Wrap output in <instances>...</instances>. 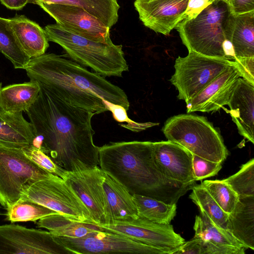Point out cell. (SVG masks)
Masks as SVG:
<instances>
[{"mask_svg":"<svg viewBox=\"0 0 254 254\" xmlns=\"http://www.w3.org/2000/svg\"><path fill=\"white\" fill-rule=\"evenodd\" d=\"M95 225L100 230L127 237L161 249L167 254H171L185 242L180 234L175 232L171 224H157L139 217L129 221H114L109 224Z\"/></svg>","mask_w":254,"mask_h":254,"instance_id":"8fae6325","label":"cell"},{"mask_svg":"<svg viewBox=\"0 0 254 254\" xmlns=\"http://www.w3.org/2000/svg\"><path fill=\"white\" fill-rule=\"evenodd\" d=\"M234 61L241 73L242 78L254 84V57L237 58Z\"/></svg>","mask_w":254,"mask_h":254,"instance_id":"74e56055","label":"cell"},{"mask_svg":"<svg viewBox=\"0 0 254 254\" xmlns=\"http://www.w3.org/2000/svg\"><path fill=\"white\" fill-rule=\"evenodd\" d=\"M99 165L129 192L176 204L191 189L166 178L154 158V142H111L98 148Z\"/></svg>","mask_w":254,"mask_h":254,"instance_id":"3957f363","label":"cell"},{"mask_svg":"<svg viewBox=\"0 0 254 254\" xmlns=\"http://www.w3.org/2000/svg\"><path fill=\"white\" fill-rule=\"evenodd\" d=\"M228 231L246 249L254 250V195L239 197L228 214Z\"/></svg>","mask_w":254,"mask_h":254,"instance_id":"603a6c76","label":"cell"},{"mask_svg":"<svg viewBox=\"0 0 254 254\" xmlns=\"http://www.w3.org/2000/svg\"><path fill=\"white\" fill-rule=\"evenodd\" d=\"M103 171L98 167L67 172L64 180L89 210L92 224H105L106 201L102 186Z\"/></svg>","mask_w":254,"mask_h":254,"instance_id":"5bb4252c","label":"cell"},{"mask_svg":"<svg viewBox=\"0 0 254 254\" xmlns=\"http://www.w3.org/2000/svg\"><path fill=\"white\" fill-rule=\"evenodd\" d=\"M192 165L195 182L215 176L222 168V163L212 162L194 154H192Z\"/></svg>","mask_w":254,"mask_h":254,"instance_id":"d590c367","label":"cell"},{"mask_svg":"<svg viewBox=\"0 0 254 254\" xmlns=\"http://www.w3.org/2000/svg\"><path fill=\"white\" fill-rule=\"evenodd\" d=\"M30 81L65 102L94 113L108 111L103 100L128 110L125 91L76 62L53 53L30 59L24 69Z\"/></svg>","mask_w":254,"mask_h":254,"instance_id":"7a4b0ae2","label":"cell"},{"mask_svg":"<svg viewBox=\"0 0 254 254\" xmlns=\"http://www.w3.org/2000/svg\"><path fill=\"white\" fill-rule=\"evenodd\" d=\"M139 217L160 224H170L176 214V204H168L140 195H132Z\"/></svg>","mask_w":254,"mask_h":254,"instance_id":"83f0119b","label":"cell"},{"mask_svg":"<svg viewBox=\"0 0 254 254\" xmlns=\"http://www.w3.org/2000/svg\"><path fill=\"white\" fill-rule=\"evenodd\" d=\"M233 63L234 61L189 52L186 57L176 59L170 81L178 91L177 97L186 102Z\"/></svg>","mask_w":254,"mask_h":254,"instance_id":"ba28073f","label":"cell"},{"mask_svg":"<svg viewBox=\"0 0 254 254\" xmlns=\"http://www.w3.org/2000/svg\"><path fill=\"white\" fill-rule=\"evenodd\" d=\"M22 150L25 155L38 166L64 179L67 171L56 164L41 148L32 144Z\"/></svg>","mask_w":254,"mask_h":254,"instance_id":"836d02e7","label":"cell"},{"mask_svg":"<svg viewBox=\"0 0 254 254\" xmlns=\"http://www.w3.org/2000/svg\"><path fill=\"white\" fill-rule=\"evenodd\" d=\"M1 3L7 8L13 10L22 9L29 0H0Z\"/></svg>","mask_w":254,"mask_h":254,"instance_id":"60d3db41","label":"cell"},{"mask_svg":"<svg viewBox=\"0 0 254 254\" xmlns=\"http://www.w3.org/2000/svg\"><path fill=\"white\" fill-rule=\"evenodd\" d=\"M210 0V2H211L215 0ZM225 0L227 1L229 3V0Z\"/></svg>","mask_w":254,"mask_h":254,"instance_id":"b9f144b4","label":"cell"},{"mask_svg":"<svg viewBox=\"0 0 254 254\" xmlns=\"http://www.w3.org/2000/svg\"><path fill=\"white\" fill-rule=\"evenodd\" d=\"M171 254H206V250L203 241L194 237L172 251Z\"/></svg>","mask_w":254,"mask_h":254,"instance_id":"8d00e7d4","label":"cell"},{"mask_svg":"<svg viewBox=\"0 0 254 254\" xmlns=\"http://www.w3.org/2000/svg\"><path fill=\"white\" fill-rule=\"evenodd\" d=\"M154 158L166 178L187 187L194 185L192 154L187 149L169 140L154 142Z\"/></svg>","mask_w":254,"mask_h":254,"instance_id":"2e32d148","label":"cell"},{"mask_svg":"<svg viewBox=\"0 0 254 254\" xmlns=\"http://www.w3.org/2000/svg\"><path fill=\"white\" fill-rule=\"evenodd\" d=\"M241 73L235 62L192 98L186 102L187 112H207L219 110L226 103Z\"/></svg>","mask_w":254,"mask_h":254,"instance_id":"e0dca14e","label":"cell"},{"mask_svg":"<svg viewBox=\"0 0 254 254\" xmlns=\"http://www.w3.org/2000/svg\"><path fill=\"white\" fill-rule=\"evenodd\" d=\"M231 42L235 59L254 57V11L235 15Z\"/></svg>","mask_w":254,"mask_h":254,"instance_id":"4316f807","label":"cell"},{"mask_svg":"<svg viewBox=\"0 0 254 254\" xmlns=\"http://www.w3.org/2000/svg\"><path fill=\"white\" fill-rule=\"evenodd\" d=\"M52 175L29 160L22 148L0 146V204L6 209L30 185Z\"/></svg>","mask_w":254,"mask_h":254,"instance_id":"52a82bcc","label":"cell"},{"mask_svg":"<svg viewBox=\"0 0 254 254\" xmlns=\"http://www.w3.org/2000/svg\"><path fill=\"white\" fill-rule=\"evenodd\" d=\"M6 220L11 223L33 221L59 213L33 200L20 197L6 209Z\"/></svg>","mask_w":254,"mask_h":254,"instance_id":"4dcf8cb0","label":"cell"},{"mask_svg":"<svg viewBox=\"0 0 254 254\" xmlns=\"http://www.w3.org/2000/svg\"><path fill=\"white\" fill-rule=\"evenodd\" d=\"M194 236L204 243L206 254H244L246 248L228 231L216 226L202 211L195 218Z\"/></svg>","mask_w":254,"mask_h":254,"instance_id":"d6986e66","label":"cell"},{"mask_svg":"<svg viewBox=\"0 0 254 254\" xmlns=\"http://www.w3.org/2000/svg\"><path fill=\"white\" fill-rule=\"evenodd\" d=\"M62 4L80 7L111 28L118 21L120 5L117 0H29V3Z\"/></svg>","mask_w":254,"mask_h":254,"instance_id":"484cf974","label":"cell"},{"mask_svg":"<svg viewBox=\"0 0 254 254\" xmlns=\"http://www.w3.org/2000/svg\"><path fill=\"white\" fill-rule=\"evenodd\" d=\"M108 111L113 115L114 119L118 122H126V124H119L121 127L133 132H139L152 127L158 126V123L152 122L138 123L130 119L126 109L122 106L115 104L103 100Z\"/></svg>","mask_w":254,"mask_h":254,"instance_id":"e575fe53","label":"cell"},{"mask_svg":"<svg viewBox=\"0 0 254 254\" xmlns=\"http://www.w3.org/2000/svg\"><path fill=\"white\" fill-rule=\"evenodd\" d=\"M210 3V0H189L186 11L182 17V20L194 17Z\"/></svg>","mask_w":254,"mask_h":254,"instance_id":"f35d334b","label":"cell"},{"mask_svg":"<svg viewBox=\"0 0 254 254\" xmlns=\"http://www.w3.org/2000/svg\"><path fill=\"white\" fill-rule=\"evenodd\" d=\"M36 138L31 123L22 112H0V146L23 148L34 144Z\"/></svg>","mask_w":254,"mask_h":254,"instance_id":"44dd1931","label":"cell"},{"mask_svg":"<svg viewBox=\"0 0 254 254\" xmlns=\"http://www.w3.org/2000/svg\"><path fill=\"white\" fill-rule=\"evenodd\" d=\"M240 135L254 143V84L240 77L226 103Z\"/></svg>","mask_w":254,"mask_h":254,"instance_id":"ac0fdd59","label":"cell"},{"mask_svg":"<svg viewBox=\"0 0 254 254\" xmlns=\"http://www.w3.org/2000/svg\"><path fill=\"white\" fill-rule=\"evenodd\" d=\"M26 113L41 139L39 148L60 167L74 172L99 165V147L94 143L91 125L94 113L65 102L41 86Z\"/></svg>","mask_w":254,"mask_h":254,"instance_id":"6da1fadb","label":"cell"},{"mask_svg":"<svg viewBox=\"0 0 254 254\" xmlns=\"http://www.w3.org/2000/svg\"><path fill=\"white\" fill-rule=\"evenodd\" d=\"M189 197L217 227L228 231V214L224 212L200 184L193 185ZM229 232V231H228Z\"/></svg>","mask_w":254,"mask_h":254,"instance_id":"f546056e","label":"cell"},{"mask_svg":"<svg viewBox=\"0 0 254 254\" xmlns=\"http://www.w3.org/2000/svg\"><path fill=\"white\" fill-rule=\"evenodd\" d=\"M235 15L225 0H215L196 16L176 26L189 52L234 61L232 44Z\"/></svg>","mask_w":254,"mask_h":254,"instance_id":"277c9868","label":"cell"},{"mask_svg":"<svg viewBox=\"0 0 254 254\" xmlns=\"http://www.w3.org/2000/svg\"><path fill=\"white\" fill-rule=\"evenodd\" d=\"M70 254L49 231L17 224L0 225V254Z\"/></svg>","mask_w":254,"mask_h":254,"instance_id":"7c38bea8","label":"cell"},{"mask_svg":"<svg viewBox=\"0 0 254 254\" xmlns=\"http://www.w3.org/2000/svg\"><path fill=\"white\" fill-rule=\"evenodd\" d=\"M38 5L58 24L73 33L97 42L111 40L110 28L80 7L44 2Z\"/></svg>","mask_w":254,"mask_h":254,"instance_id":"4fadbf2b","label":"cell"},{"mask_svg":"<svg viewBox=\"0 0 254 254\" xmlns=\"http://www.w3.org/2000/svg\"><path fill=\"white\" fill-rule=\"evenodd\" d=\"M189 0H135L134 6L144 26L166 36L182 21Z\"/></svg>","mask_w":254,"mask_h":254,"instance_id":"9a60e30c","label":"cell"},{"mask_svg":"<svg viewBox=\"0 0 254 254\" xmlns=\"http://www.w3.org/2000/svg\"><path fill=\"white\" fill-rule=\"evenodd\" d=\"M162 130L168 140L206 160L222 163L229 154L220 133L203 116L189 113L173 116Z\"/></svg>","mask_w":254,"mask_h":254,"instance_id":"8992f818","label":"cell"},{"mask_svg":"<svg viewBox=\"0 0 254 254\" xmlns=\"http://www.w3.org/2000/svg\"><path fill=\"white\" fill-rule=\"evenodd\" d=\"M17 41L25 54L30 59L44 54L49 46L44 29L24 15L8 18Z\"/></svg>","mask_w":254,"mask_h":254,"instance_id":"7402d4cb","label":"cell"},{"mask_svg":"<svg viewBox=\"0 0 254 254\" xmlns=\"http://www.w3.org/2000/svg\"><path fill=\"white\" fill-rule=\"evenodd\" d=\"M200 185L204 187L212 197L227 214L235 207L239 196L232 188L223 180H205Z\"/></svg>","mask_w":254,"mask_h":254,"instance_id":"1f68e13d","label":"cell"},{"mask_svg":"<svg viewBox=\"0 0 254 254\" xmlns=\"http://www.w3.org/2000/svg\"><path fill=\"white\" fill-rule=\"evenodd\" d=\"M229 4L235 15L254 11V0H229Z\"/></svg>","mask_w":254,"mask_h":254,"instance_id":"ab89813d","label":"cell"},{"mask_svg":"<svg viewBox=\"0 0 254 254\" xmlns=\"http://www.w3.org/2000/svg\"><path fill=\"white\" fill-rule=\"evenodd\" d=\"M223 180L239 197L254 195V159L242 165L238 172Z\"/></svg>","mask_w":254,"mask_h":254,"instance_id":"d6a6232c","label":"cell"},{"mask_svg":"<svg viewBox=\"0 0 254 254\" xmlns=\"http://www.w3.org/2000/svg\"><path fill=\"white\" fill-rule=\"evenodd\" d=\"M49 41L61 46L71 59L103 77H122L128 70L122 45L112 40L93 41L73 33L57 23L44 29Z\"/></svg>","mask_w":254,"mask_h":254,"instance_id":"5b68a950","label":"cell"},{"mask_svg":"<svg viewBox=\"0 0 254 254\" xmlns=\"http://www.w3.org/2000/svg\"><path fill=\"white\" fill-rule=\"evenodd\" d=\"M102 186L106 206L105 224L139 217L132 195L119 182L104 171Z\"/></svg>","mask_w":254,"mask_h":254,"instance_id":"ffe728a7","label":"cell"},{"mask_svg":"<svg viewBox=\"0 0 254 254\" xmlns=\"http://www.w3.org/2000/svg\"><path fill=\"white\" fill-rule=\"evenodd\" d=\"M55 238L71 254H167L166 252L161 249L135 241L118 234L100 230L81 238L55 236Z\"/></svg>","mask_w":254,"mask_h":254,"instance_id":"30bf717a","label":"cell"},{"mask_svg":"<svg viewBox=\"0 0 254 254\" xmlns=\"http://www.w3.org/2000/svg\"><path fill=\"white\" fill-rule=\"evenodd\" d=\"M0 52L16 69H24L30 60L21 48L9 19L0 17Z\"/></svg>","mask_w":254,"mask_h":254,"instance_id":"f1b7e54d","label":"cell"},{"mask_svg":"<svg viewBox=\"0 0 254 254\" xmlns=\"http://www.w3.org/2000/svg\"><path fill=\"white\" fill-rule=\"evenodd\" d=\"M21 197L36 202L68 218L92 223L90 212L72 187L62 178L52 175L28 187Z\"/></svg>","mask_w":254,"mask_h":254,"instance_id":"9c48e42d","label":"cell"},{"mask_svg":"<svg viewBox=\"0 0 254 254\" xmlns=\"http://www.w3.org/2000/svg\"><path fill=\"white\" fill-rule=\"evenodd\" d=\"M40 91L39 84L30 80L1 87L0 106L5 112H26L35 102Z\"/></svg>","mask_w":254,"mask_h":254,"instance_id":"cb8c5ba5","label":"cell"},{"mask_svg":"<svg viewBox=\"0 0 254 254\" xmlns=\"http://www.w3.org/2000/svg\"><path fill=\"white\" fill-rule=\"evenodd\" d=\"M36 225L38 228L46 229L55 236L72 238L83 237L100 230L95 225L80 222L60 213L42 218Z\"/></svg>","mask_w":254,"mask_h":254,"instance_id":"d4e9b609","label":"cell"}]
</instances>
